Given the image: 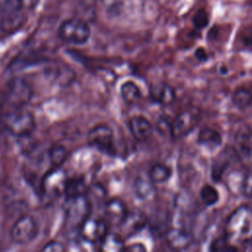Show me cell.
<instances>
[{"mask_svg":"<svg viewBox=\"0 0 252 252\" xmlns=\"http://www.w3.org/2000/svg\"><path fill=\"white\" fill-rule=\"evenodd\" d=\"M64 211L66 227L79 232L83 222L90 217L91 201L87 195L66 197Z\"/></svg>","mask_w":252,"mask_h":252,"instance_id":"obj_3","label":"cell"},{"mask_svg":"<svg viewBox=\"0 0 252 252\" xmlns=\"http://www.w3.org/2000/svg\"><path fill=\"white\" fill-rule=\"evenodd\" d=\"M129 130L132 136L140 142L147 141L153 134V125L142 115L133 116L129 121Z\"/></svg>","mask_w":252,"mask_h":252,"instance_id":"obj_15","label":"cell"},{"mask_svg":"<svg viewBox=\"0 0 252 252\" xmlns=\"http://www.w3.org/2000/svg\"><path fill=\"white\" fill-rule=\"evenodd\" d=\"M197 142L199 145L204 146L206 148L216 149L221 145L222 136L218 130L214 128L206 127L200 130L198 134Z\"/></svg>","mask_w":252,"mask_h":252,"instance_id":"obj_17","label":"cell"},{"mask_svg":"<svg viewBox=\"0 0 252 252\" xmlns=\"http://www.w3.org/2000/svg\"><path fill=\"white\" fill-rule=\"evenodd\" d=\"M192 22H193V25L195 28H197L199 30L204 29L209 24V15L205 10L200 9L195 13V15L192 19Z\"/></svg>","mask_w":252,"mask_h":252,"instance_id":"obj_28","label":"cell"},{"mask_svg":"<svg viewBox=\"0 0 252 252\" xmlns=\"http://www.w3.org/2000/svg\"><path fill=\"white\" fill-rule=\"evenodd\" d=\"M146 224V218L140 212H129L122 223L118 226L120 228L119 234L125 238L141 231Z\"/></svg>","mask_w":252,"mask_h":252,"instance_id":"obj_14","label":"cell"},{"mask_svg":"<svg viewBox=\"0 0 252 252\" xmlns=\"http://www.w3.org/2000/svg\"><path fill=\"white\" fill-rule=\"evenodd\" d=\"M87 193H88V187L82 178L69 179L66 192H65L66 197L87 195Z\"/></svg>","mask_w":252,"mask_h":252,"instance_id":"obj_22","label":"cell"},{"mask_svg":"<svg viewBox=\"0 0 252 252\" xmlns=\"http://www.w3.org/2000/svg\"><path fill=\"white\" fill-rule=\"evenodd\" d=\"M248 244H251V245H252V239H251V240H250V242H249V243H248Z\"/></svg>","mask_w":252,"mask_h":252,"instance_id":"obj_34","label":"cell"},{"mask_svg":"<svg viewBox=\"0 0 252 252\" xmlns=\"http://www.w3.org/2000/svg\"><path fill=\"white\" fill-rule=\"evenodd\" d=\"M210 249L212 251H231V250H237V247L232 245L225 236L223 237H219L215 239L211 246Z\"/></svg>","mask_w":252,"mask_h":252,"instance_id":"obj_26","label":"cell"},{"mask_svg":"<svg viewBox=\"0 0 252 252\" xmlns=\"http://www.w3.org/2000/svg\"><path fill=\"white\" fill-rule=\"evenodd\" d=\"M123 237L119 233L107 232L104 238L99 243V248L102 251L114 252V251H122L124 249V241Z\"/></svg>","mask_w":252,"mask_h":252,"instance_id":"obj_20","label":"cell"},{"mask_svg":"<svg viewBox=\"0 0 252 252\" xmlns=\"http://www.w3.org/2000/svg\"><path fill=\"white\" fill-rule=\"evenodd\" d=\"M195 57H196L199 61L203 62V61H206V60L208 59V54H207V52H206V50H205L204 48L200 47V48H198V49L195 51Z\"/></svg>","mask_w":252,"mask_h":252,"instance_id":"obj_32","label":"cell"},{"mask_svg":"<svg viewBox=\"0 0 252 252\" xmlns=\"http://www.w3.org/2000/svg\"><path fill=\"white\" fill-rule=\"evenodd\" d=\"M200 111L198 109H186L178 113L169 126V132L173 139L178 140L193 131L200 121Z\"/></svg>","mask_w":252,"mask_h":252,"instance_id":"obj_6","label":"cell"},{"mask_svg":"<svg viewBox=\"0 0 252 252\" xmlns=\"http://www.w3.org/2000/svg\"><path fill=\"white\" fill-rule=\"evenodd\" d=\"M59 38L70 44H84L91 36L88 23L79 18H70L63 21L58 28Z\"/></svg>","mask_w":252,"mask_h":252,"instance_id":"obj_4","label":"cell"},{"mask_svg":"<svg viewBox=\"0 0 252 252\" xmlns=\"http://www.w3.org/2000/svg\"><path fill=\"white\" fill-rule=\"evenodd\" d=\"M120 94L124 102H126L127 104H135L141 98L140 89L132 81H126L121 85Z\"/></svg>","mask_w":252,"mask_h":252,"instance_id":"obj_19","label":"cell"},{"mask_svg":"<svg viewBox=\"0 0 252 252\" xmlns=\"http://www.w3.org/2000/svg\"><path fill=\"white\" fill-rule=\"evenodd\" d=\"M37 231L38 228L35 220L32 216L26 215L14 222L10 230V235L15 243L27 244L36 237Z\"/></svg>","mask_w":252,"mask_h":252,"instance_id":"obj_7","label":"cell"},{"mask_svg":"<svg viewBox=\"0 0 252 252\" xmlns=\"http://www.w3.org/2000/svg\"><path fill=\"white\" fill-rule=\"evenodd\" d=\"M48 157L53 166H61L67 159L68 152L62 145H55L49 150Z\"/></svg>","mask_w":252,"mask_h":252,"instance_id":"obj_24","label":"cell"},{"mask_svg":"<svg viewBox=\"0 0 252 252\" xmlns=\"http://www.w3.org/2000/svg\"><path fill=\"white\" fill-rule=\"evenodd\" d=\"M108 224L104 219L89 217L81 225L79 234L81 238L90 244H99L108 232Z\"/></svg>","mask_w":252,"mask_h":252,"instance_id":"obj_8","label":"cell"},{"mask_svg":"<svg viewBox=\"0 0 252 252\" xmlns=\"http://www.w3.org/2000/svg\"><path fill=\"white\" fill-rule=\"evenodd\" d=\"M88 142L93 148L110 154L114 149V133L113 130L104 124L93 127L88 133Z\"/></svg>","mask_w":252,"mask_h":252,"instance_id":"obj_10","label":"cell"},{"mask_svg":"<svg viewBox=\"0 0 252 252\" xmlns=\"http://www.w3.org/2000/svg\"><path fill=\"white\" fill-rule=\"evenodd\" d=\"M240 194L247 197H252V169L243 171Z\"/></svg>","mask_w":252,"mask_h":252,"instance_id":"obj_27","label":"cell"},{"mask_svg":"<svg viewBox=\"0 0 252 252\" xmlns=\"http://www.w3.org/2000/svg\"><path fill=\"white\" fill-rule=\"evenodd\" d=\"M149 175L139 176L134 183V191L137 198L141 200H148L154 196L155 186Z\"/></svg>","mask_w":252,"mask_h":252,"instance_id":"obj_18","label":"cell"},{"mask_svg":"<svg viewBox=\"0 0 252 252\" xmlns=\"http://www.w3.org/2000/svg\"><path fill=\"white\" fill-rule=\"evenodd\" d=\"M4 128L17 137H27L35 129V119L33 114L23 107L12 108L2 115Z\"/></svg>","mask_w":252,"mask_h":252,"instance_id":"obj_2","label":"cell"},{"mask_svg":"<svg viewBox=\"0 0 252 252\" xmlns=\"http://www.w3.org/2000/svg\"><path fill=\"white\" fill-rule=\"evenodd\" d=\"M148 175L154 183H164L170 178L171 169L163 163H155L151 166Z\"/></svg>","mask_w":252,"mask_h":252,"instance_id":"obj_21","label":"cell"},{"mask_svg":"<svg viewBox=\"0 0 252 252\" xmlns=\"http://www.w3.org/2000/svg\"><path fill=\"white\" fill-rule=\"evenodd\" d=\"M123 250H127V251H135V252H140V251H145L146 247L141 244V243H134L130 246H124Z\"/></svg>","mask_w":252,"mask_h":252,"instance_id":"obj_30","label":"cell"},{"mask_svg":"<svg viewBox=\"0 0 252 252\" xmlns=\"http://www.w3.org/2000/svg\"><path fill=\"white\" fill-rule=\"evenodd\" d=\"M233 103L240 108H246L252 104V93L246 89H238L232 94Z\"/></svg>","mask_w":252,"mask_h":252,"instance_id":"obj_25","label":"cell"},{"mask_svg":"<svg viewBox=\"0 0 252 252\" xmlns=\"http://www.w3.org/2000/svg\"><path fill=\"white\" fill-rule=\"evenodd\" d=\"M224 236L234 246L246 245L252 239V210L241 206L227 218Z\"/></svg>","mask_w":252,"mask_h":252,"instance_id":"obj_1","label":"cell"},{"mask_svg":"<svg viewBox=\"0 0 252 252\" xmlns=\"http://www.w3.org/2000/svg\"><path fill=\"white\" fill-rule=\"evenodd\" d=\"M38 1L39 0H21V3L25 10H31L37 5Z\"/></svg>","mask_w":252,"mask_h":252,"instance_id":"obj_31","label":"cell"},{"mask_svg":"<svg viewBox=\"0 0 252 252\" xmlns=\"http://www.w3.org/2000/svg\"><path fill=\"white\" fill-rule=\"evenodd\" d=\"M32 94V92L29 83L22 78H15L8 84L6 100L13 108L23 107L30 101Z\"/></svg>","mask_w":252,"mask_h":252,"instance_id":"obj_9","label":"cell"},{"mask_svg":"<svg viewBox=\"0 0 252 252\" xmlns=\"http://www.w3.org/2000/svg\"><path fill=\"white\" fill-rule=\"evenodd\" d=\"M165 239L168 246L172 249L183 250L190 245L192 241V235L185 228L172 227L166 231Z\"/></svg>","mask_w":252,"mask_h":252,"instance_id":"obj_16","label":"cell"},{"mask_svg":"<svg viewBox=\"0 0 252 252\" xmlns=\"http://www.w3.org/2000/svg\"><path fill=\"white\" fill-rule=\"evenodd\" d=\"M69 177L61 166H53L47 170L41 180L40 189L44 197L55 199L65 195Z\"/></svg>","mask_w":252,"mask_h":252,"instance_id":"obj_5","label":"cell"},{"mask_svg":"<svg viewBox=\"0 0 252 252\" xmlns=\"http://www.w3.org/2000/svg\"><path fill=\"white\" fill-rule=\"evenodd\" d=\"M238 154L234 148H225L222 152L219 154L212 164L211 177L215 182H220L222 180L227 168L231 165L233 160H236Z\"/></svg>","mask_w":252,"mask_h":252,"instance_id":"obj_11","label":"cell"},{"mask_svg":"<svg viewBox=\"0 0 252 252\" xmlns=\"http://www.w3.org/2000/svg\"><path fill=\"white\" fill-rule=\"evenodd\" d=\"M150 96L156 103L169 105L175 99V92L169 84L165 82H157L150 87Z\"/></svg>","mask_w":252,"mask_h":252,"instance_id":"obj_13","label":"cell"},{"mask_svg":"<svg viewBox=\"0 0 252 252\" xmlns=\"http://www.w3.org/2000/svg\"><path fill=\"white\" fill-rule=\"evenodd\" d=\"M2 106H3V103H2V100L0 99V118L2 117Z\"/></svg>","mask_w":252,"mask_h":252,"instance_id":"obj_33","label":"cell"},{"mask_svg":"<svg viewBox=\"0 0 252 252\" xmlns=\"http://www.w3.org/2000/svg\"><path fill=\"white\" fill-rule=\"evenodd\" d=\"M200 197H201L203 204L207 207H212V206L216 205L220 199L219 192L217 191V189L214 186H212L210 184H206L202 187V189L200 191Z\"/></svg>","mask_w":252,"mask_h":252,"instance_id":"obj_23","label":"cell"},{"mask_svg":"<svg viewBox=\"0 0 252 252\" xmlns=\"http://www.w3.org/2000/svg\"><path fill=\"white\" fill-rule=\"evenodd\" d=\"M65 250V246L59 241H49L43 247L42 251L44 252H62Z\"/></svg>","mask_w":252,"mask_h":252,"instance_id":"obj_29","label":"cell"},{"mask_svg":"<svg viewBox=\"0 0 252 252\" xmlns=\"http://www.w3.org/2000/svg\"><path fill=\"white\" fill-rule=\"evenodd\" d=\"M126 203L119 198H112L104 205V220L108 225L119 226L128 215Z\"/></svg>","mask_w":252,"mask_h":252,"instance_id":"obj_12","label":"cell"}]
</instances>
